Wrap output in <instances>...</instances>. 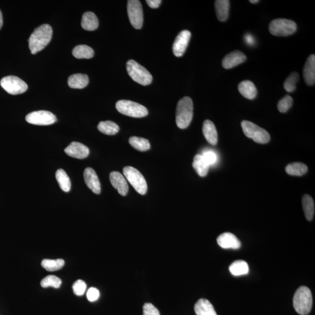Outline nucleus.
I'll return each mask as SVG.
<instances>
[{
    "mask_svg": "<svg viewBox=\"0 0 315 315\" xmlns=\"http://www.w3.org/2000/svg\"><path fill=\"white\" fill-rule=\"evenodd\" d=\"M53 35V29L51 25H42L35 29L29 39V47L32 55L42 51L50 42Z\"/></svg>",
    "mask_w": 315,
    "mask_h": 315,
    "instance_id": "1",
    "label": "nucleus"
},
{
    "mask_svg": "<svg viewBox=\"0 0 315 315\" xmlns=\"http://www.w3.org/2000/svg\"><path fill=\"white\" fill-rule=\"evenodd\" d=\"M193 116V104L190 97H185L178 103L176 112V123L179 128H187Z\"/></svg>",
    "mask_w": 315,
    "mask_h": 315,
    "instance_id": "2",
    "label": "nucleus"
},
{
    "mask_svg": "<svg viewBox=\"0 0 315 315\" xmlns=\"http://www.w3.org/2000/svg\"><path fill=\"white\" fill-rule=\"evenodd\" d=\"M313 298L309 288L302 286L295 293L293 306L295 310L301 315L310 313L313 307Z\"/></svg>",
    "mask_w": 315,
    "mask_h": 315,
    "instance_id": "3",
    "label": "nucleus"
},
{
    "mask_svg": "<svg viewBox=\"0 0 315 315\" xmlns=\"http://www.w3.org/2000/svg\"><path fill=\"white\" fill-rule=\"evenodd\" d=\"M126 68L132 80L138 84L146 86L150 85L152 82V76L150 72L133 60H130L127 62Z\"/></svg>",
    "mask_w": 315,
    "mask_h": 315,
    "instance_id": "4",
    "label": "nucleus"
},
{
    "mask_svg": "<svg viewBox=\"0 0 315 315\" xmlns=\"http://www.w3.org/2000/svg\"><path fill=\"white\" fill-rule=\"evenodd\" d=\"M116 108L121 114L132 118H144L148 114V109L143 105L128 100L119 101Z\"/></svg>",
    "mask_w": 315,
    "mask_h": 315,
    "instance_id": "5",
    "label": "nucleus"
},
{
    "mask_svg": "<svg viewBox=\"0 0 315 315\" xmlns=\"http://www.w3.org/2000/svg\"><path fill=\"white\" fill-rule=\"evenodd\" d=\"M242 128L245 135L260 144H266L270 140L269 133L264 128L250 121H244L241 123Z\"/></svg>",
    "mask_w": 315,
    "mask_h": 315,
    "instance_id": "6",
    "label": "nucleus"
},
{
    "mask_svg": "<svg viewBox=\"0 0 315 315\" xmlns=\"http://www.w3.org/2000/svg\"><path fill=\"white\" fill-rule=\"evenodd\" d=\"M297 29L296 23L287 19L273 20L269 25L270 34L276 36H288L294 34Z\"/></svg>",
    "mask_w": 315,
    "mask_h": 315,
    "instance_id": "7",
    "label": "nucleus"
},
{
    "mask_svg": "<svg viewBox=\"0 0 315 315\" xmlns=\"http://www.w3.org/2000/svg\"><path fill=\"white\" fill-rule=\"evenodd\" d=\"M124 174L139 194L144 195L147 191V184L144 176L137 169L132 167H126L124 168Z\"/></svg>",
    "mask_w": 315,
    "mask_h": 315,
    "instance_id": "8",
    "label": "nucleus"
},
{
    "mask_svg": "<svg viewBox=\"0 0 315 315\" xmlns=\"http://www.w3.org/2000/svg\"><path fill=\"white\" fill-rule=\"evenodd\" d=\"M0 84L8 94L15 95L23 94L27 91L28 85L16 76L10 75L1 79Z\"/></svg>",
    "mask_w": 315,
    "mask_h": 315,
    "instance_id": "9",
    "label": "nucleus"
},
{
    "mask_svg": "<svg viewBox=\"0 0 315 315\" xmlns=\"http://www.w3.org/2000/svg\"><path fill=\"white\" fill-rule=\"evenodd\" d=\"M127 13L131 25L135 29H141L144 21L141 2L138 0H129L127 2Z\"/></svg>",
    "mask_w": 315,
    "mask_h": 315,
    "instance_id": "10",
    "label": "nucleus"
},
{
    "mask_svg": "<svg viewBox=\"0 0 315 315\" xmlns=\"http://www.w3.org/2000/svg\"><path fill=\"white\" fill-rule=\"evenodd\" d=\"M26 121L32 125L48 126L54 124L57 118L51 112L39 111L30 113L26 117Z\"/></svg>",
    "mask_w": 315,
    "mask_h": 315,
    "instance_id": "11",
    "label": "nucleus"
},
{
    "mask_svg": "<svg viewBox=\"0 0 315 315\" xmlns=\"http://www.w3.org/2000/svg\"><path fill=\"white\" fill-rule=\"evenodd\" d=\"M191 33L188 30H184L178 34L175 39L173 47H172L175 56L180 58L184 55L188 48Z\"/></svg>",
    "mask_w": 315,
    "mask_h": 315,
    "instance_id": "12",
    "label": "nucleus"
},
{
    "mask_svg": "<svg viewBox=\"0 0 315 315\" xmlns=\"http://www.w3.org/2000/svg\"><path fill=\"white\" fill-rule=\"evenodd\" d=\"M65 154L69 157L84 159L87 158L89 154V148L84 144L78 142H72L64 150Z\"/></svg>",
    "mask_w": 315,
    "mask_h": 315,
    "instance_id": "13",
    "label": "nucleus"
},
{
    "mask_svg": "<svg viewBox=\"0 0 315 315\" xmlns=\"http://www.w3.org/2000/svg\"><path fill=\"white\" fill-rule=\"evenodd\" d=\"M85 184L94 193L99 194L101 192V183L97 174L91 168H86L84 172Z\"/></svg>",
    "mask_w": 315,
    "mask_h": 315,
    "instance_id": "14",
    "label": "nucleus"
},
{
    "mask_svg": "<svg viewBox=\"0 0 315 315\" xmlns=\"http://www.w3.org/2000/svg\"><path fill=\"white\" fill-rule=\"evenodd\" d=\"M217 243L222 248L228 250H238L241 247V243L235 235L230 233L222 234L217 238Z\"/></svg>",
    "mask_w": 315,
    "mask_h": 315,
    "instance_id": "15",
    "label": "nucleus"
},
{
    "mask_svg": "<svg viewBox=\"0 0 315 315\" xmlns=\"http://www.w3.org/2000/svg\"><path fill=\"white\" fill-rule=\"evenodd\" d=\"M247 59V56L243 52L235 51L225 56L222 62V65L225 69H231L244 63Z\"/></svg>",
    "mask_w": 315,
    "mask_h": 315,
    "instance_id": "16",
    "label": "nucleus"
},
{
    "mask_svg": "<svg viewBox=\"0 0 315 315\" xmlns=\"http://www.w3.org/2000/svg\"><path fill=\"white\" fill-rule=\"evenodd\" d=\"M110 181L113 187L117 189L119 193L125 196L128 191V186L124 176L120 172L114 171L110 174Z\"/></svg>",
    "mask_w": 315,
    "mask_h": 315,
    "instance_id": "17",
    "label": "nucleus"
},
{
    "mask_svg": "<svg viewBox=\"0 0 315 315\" xmlns=\"http://www.w3.org/2000/svg\"><path fill=\"white\" fill-rule=\"evenodd\" d=\"M303 75L308 85H314L315 83V55H311L304 65Z\"/></svg>",
    "mask_w": 315,
    "mask_h": 315,
    "instance_id": "18",
    "label": "nucleus"
},
{
    "mask_svg": "<svg viewBox=\"0 0 315 315\" xmlns=\"http://www.w3.org/2000/svg\"><path fill=\"white\" fill-rule=\"evenodd\" d=\"M203 132L205 139L211 145H215L218 142V134L216 127L213 122L205 121L203 126Z\"/></svg>",
    "mask_w": 315,
    "mask_h": 315,
    "instance_id": "19",
    "label": "nucleus"
},
{
    "mask_svg": "<svg viewBox=\"0 0 315 315\" xmlns=\"http://www.w3.org/2000/svg\"><path fill=\"white\" fill-rule=\"evenodd\" d=\"M238 90L241 94L248 99H254L256 97L257 90L256 86L251 81H243L238 85Z\"/></svg>",
    "mask_w": 315,
    "mask_h": 315,
    "instance_id": "20",
    "label": "nucleus"
},
{
    "mask_svg": "<svg viewBox=\"0 0 315 315\" xmlns=\"http://www.w3.org/2000/svg\"><path fill=\"white\" fill-rule=\"evenodd\" d=\"M194 311L197 315H217L213 305L205 299H200L197 302Z\"/></svg>",
    "mask_w": 315,
    "mask_h": 315,
    "instance_id": "21",
    "label": "nucleus"
},
{
    "mask_svg": "<svg viewBox=\"0 0 315 315\" xmlns=\"http://www.w3.org/2000/svg\"><path fill=\"white\" fill-rule=\"evenodd\" d=\"M81 26L86 31H93L97 29L99 26L97 16L92 12H87L82 15Z\"/></svg>",
    "mask_w": 315,
    "mask_h": 315,
    "instance_id": "22",
    "label": "nucleus"
},
{
    "mask_svg": "<svg viewBox=\"0 0 315 315\" xmlns=\"http://www.w3.org/2000/svg\"><path fill=\"white\" fill-rule=\"evenodd\" d=\"M230 1L228 0H217L215 1V11L219 21H227L230 11Z\"/></svg>",
    "mask_w": 315,
    "mask_h": 315,
    "instance_id": "23",
    "label": "nucleus"
},
{
    "mask_svg": "<svg viewBox=\"0 0 315 315\" xmlns=\"http://www.w3.org/2000/svg\"><path fill=\"white\" fill-rule=\"evenodd\" d=\"M89 83L88 76L83 74H73L68 78L69 87L74 89H82L87 87Z\"/></svg>",
    "mask_w": 315,
    "mask_h": 315,
    "instance_id": "24",
    "label": "nucleus"
},
{
    "mask_svg": "<svg viewBox=\"0 0 315 315\" xmlns=\"http://www.w3.org/2000/svg\"><path fill=\"white\" fill-rule=\"evenodd\" d=\"M193 167L198 175L201 177H204L207 175L209 168H210V166L204 160L203 156L200 154L195 155Z\"/></svg>",
    "mask_w": 315,
    "mask_h": 315,
    "instance_id": "25",
    "label": "nucleus"
},
{
    "mask_svg": "<svg viewBox=\"0 0 315 315\" xmlns=\"http://www.w3.org/2000/svg\"><path fill=\"white\" fill-rule=\"evenodd\" d=\"M305 216L308 221L313 220L315 214V204L313 198L310 195H304L302 200Z\"/></svg>",
    "mask_w": 315,
    "mask_h": 315,
    "instance_id": "26",
    "label": "nucleus"
},
{
    "mask_svg": "<svg viewBox=\"0 0 315 315\" xmlns=\"http://www.w3.org/2000/svg\"><path fill=\"white\" fill-rule=\"evenodd\" d=\"M231 273L235 276H243L249 273V266L246 261L244 260H237L231 264L229 267Z\"/></svg>",
    "mask_w": 315,
    "mask_h": 315,
    "instance_id": "27",
    "label": "nucleus"
},
{
    "mask_svg": "<svg viewBox=\"0 0 315 315\" xmlns=\"http://www.w3.org/2000/svg\"><path fill=\"white\" fill-rule=\"evenodd\" d=\"M72 55L77 59H89L94 57V51L88 46L84 45H78L73 49Z\"/></svg>",
    "mask_w": 315,
    "mask_h": 315,
    "instance_id": "28",
    "label": "nucleus"
},
{
    "mask_svg": "<svg viewBox=\"0 0 315 315\" xmlns=\"http://www.w3.org/2000/svg\"><path fill=\"white\" fill-rule=\"evenodd\" d=\"M98 129L103 134L113 135L117 134L120 130L119 126L112 121H105L99 123Z\"/></svg>",
    "mask_w": 315,
    "mask_h": 315,
    "instance_id": "29",
    "label": "nucleus"
},
{
    "mask_svg": "<svg viewBox=\"0 0 315 315\" xmlns=\"http://www.w3.org/2000/svg\"><path fill=\"white\" fill-rule=\"evenodd\" d=\"M308 168L306 164L301 162H294L288 165L286 171L288 175L301 177L307 173Z\"/></svg>",
    "mask_w": 315,
    "mask_h": 315,
    "instance_id": "30",
    "label": "nucleus"
},
{
    "mask_svg": "<svg viewBox=\"0 0 315 315\" xmlns=\"http://www.w3.org/2000/svg\"><path fill=\"white\" fill-rule=\"evenodd\" d=\"M56 180L63 191L68 192L70 190L71 184L66 172L63 170H59L56 173Z\"/></svg>",
    "mask_w": 315,
    "mask_h": 315,
    "instance_id": "31",
    "label": "nucleus"
},
{
    "mask_svg": "<svg viewBox=\"0 0 315 315\" xmlns=\"http://www.w3.org/2000/svg\"><path fill=\"white\" fill-rule=\"evenodd\" d=\"M129 143L135 150L141 152L147 151L151 147L150 142L144 138L131 137L129 138Z\"/></svg>",
    "mask_w": 315,
    "mask_h": 315,
    "instance_id": "32",
    "label": "nucleus"
},
{
    "mask_svg": "<svg viewBox=\"0 0 315 315\" xmlns=\"http://www.w3.org/2000/svg\"><path fill=\"white\" fill-rule=\"evenodd\" d=\"M64 260L63 259H44L42 261V266L48 271L61 270L64 266Z\"/></svg>",
    "mask_w": 315,
    "mask_h": 315,
    "instance_id": "33",
    "label": "nucleus"
},
{
    "mask_svg": "<svg viewBox=\"0 0 315 315\" xmlns=\"http://www.w3.org/2000/svg\"><path fill=\"white\" fill-rule=\"evenodd\" d=\"M299 79L300 75L297 72L291 73L284 82V89L288 92L294 91L296 90V85Z\"/></svg>",
    "mask_w": 315,
    "mask_h": 315,
    "instance_id": "34",
    "label": "nucleus"
},
{
    "mask_svg": "<svg viewBox=\"0 0 315 315\" xmlns=\"http://www.w3.org/2000/svg\"><path fill=\"white\" fill-rule=\"evenodd\" d=\"M62 281L61 278L54 275H50L44 278L41 281V286L44 288L54 287L59 288L61 287Z\"/></svg>",
    "mask_w": 315,
    "mask_h": 315,
    "instance_id": "35",
    "label": "nucleus"
},
{
    "mask_svg": "<svg viewBox=\"0 0 315 315\" xmlns=\"http://www.w3.org/2000/svg\"><path fill=\"white\" fill-rule=\"evenodd\" d=\"M293 104V99L289 95H286L278 102L277 108L281 113L287 112L292 107Z\"/></svg>",
    "mask_w": 315,
    "mask_h": 315,
    "instance_id": "36",
    "label": "nucleus"
},
{
    "mask_svg": "<svg viewBox=\"0 0 315 315\" xmlns=\"http://www.w3.org/2000/svg\"><path fill=\"white\" fill-rule=\"evenodd\" d=\"M72 289L76 296H81L87 289V284L84 281L78 280L73 284Z\"/></svg>",
    "mask_w": 315,
    "mask_h": 315,
    "instance_id": "37",
    "label": "nucleus"
},
{
    "mask_svg": "<svg viewBox=\"0 0 315 315\" xmlns=\"http://www.w3.org/2000/svg\"><path fill=\"white\" fill-rule=\"evenodd\" d=\"M204 160L209 166L214 165L217 161V156L214 151H207L202 154Z\"/></svg>",
    "mask_w": 315,
    "mask_h": 315,
    "instance_id": "38",
    "label": "nucleus"
},
{
    "mask_svg": "<svg viewBox=\"0 0 315 315\" xmlns=\"http://www.w3.org/2000/svg\"><path fill=\"white\" fill-rule=\"evenodd\" d=\"M143 315H160L157 308L151 303H146L143 306Z\"/></svg>",
    "mask_w": 315,
    "mask_h": 315,
    "instance_id": "39",
    "label": "nucleus"
},
{
    "mask_svg": "<svg viewBox=\"0 0 315 315\" xmlns=\"http://www.w3.org/2000/svg\"><path fill=\"white\" fill-rule=\"evenodd\" d=\"M100 293L97 288L92 287L87 291V297L89 301L95 302L98 300Z\"/></svg>",
    "mask_w": 315,
    "mask_h": 315,
    "instance_id": "40",
    "label": "nucleus"
},
{
    "mask_svg": "<svg viewBox=\"0 0 315 315\" xmlns=\"http://www.w3.org/2000/svg\"><path fill=\"white\" fill-rule=\"evenodd\" d=\"M146 2L151 8H157L161 5L162 1L161 0H147Z\"/></svg>",
    "mask_w": 315,
    "mask_h": 315,
    "instance_id": "41",
    "label": "nucleus"
},
{
    "mask_svg": "<svg viewBox=\"0 0 315 315\" xmlns=\"http://www.w3.org/2000/svg\"><path fill=\"white\" fill-rule=\"evenodd\" d=\"M245 40L247 44L249 45L252 46L255 44V40L253 36L250 34H247L245 36Z\"/></svg>",
    "mask_w": 315,
    "mask_h": 315,
    "instance_id": "42",
    "label": "nucleus"
},
{
    "mask_svg": "<svg viewBox=\"0 0 315 315\" xmlns=\"http://www.w3.org/2000/svg\"><path fill=\"white\" fill-rule=\"evenodd\" d=\"M2 25H3L2 14L1 10H0V29H1V28H2Z\"/></svg>",
    "mask_w": 315,
    "mask_h": 315,
    "instance_id": "43",
    "label": "nucleus"
},
{
    "mask_svg": "<svg viewBox=\"0 0 315 315\" xmlns=\"http://www.w3.org/2000/svg\"><path fill=\"white\" fill-rule=\"evenodd\" d=\"M250 1L252 3V4H257L259 1H258V0H251Z\"/></svg>",
    "mask_w": 315,
    "mask_h": 315,
    "instance_id": "44",
    "label": "nucleus"
}]
</instances>
